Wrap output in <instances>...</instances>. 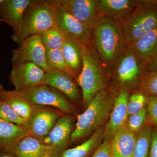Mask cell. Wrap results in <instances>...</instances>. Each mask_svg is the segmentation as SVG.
<instances>
[{"mask_svg":"<svg viewBox=\"0 0 157 157\" xmlns=\"http://www.w3.org/2000/svg\"><path fill=\"white\" fill-rule=\"evenodd\" d=\"M107 67H113L128 45L120 22L100 15L92 30V47Z\"/></svg>","mask_w":157,"mask_h":157,"instance_id":"cell-1","label":"cell"},{"mask_svg":"<svg viewBox=\"0 0 157 157\" xmlns=\"http://www.w3.org/2000/svg\"><path fill=\"white\" fill-rule=\"evenodd\" d=\"M58 9L54 0H33L23 16L17 32L11 36L20 45L28 37L56 27Z\"/></svg>","mask_w":157,"mask_h":157,"instance_id":"cell-2","label":"cell"},{"mask_svg":"<svg viewBox=\"0 0 157 157\" xmlns=\"http://www.w3.org/2000/svg\"><path fill=\"white\" fill-rule=\"evenodd\" d=\"M117 95L113 90L98 93L85 111L77 116L76 127L70 136L71 141L78 140L101 128L109 119Z\"/></svg>","mask_w":157,"mask_h":157,"instance_id":"cell-3","label":"cell"},{"mask_svg":"<svg viewBox=\"0 0 157 157\" xmlns=\"http://www.w3.org/2000/svg\"><path fill=\"white\" fill-rule=\"evenodd\" d=\"M77 45L82 60V67L77 82L82 91L83 104L87 107L98 93L105 90L106 79L102 66L92 47Z\"/></svg>","mask_w":157,"mask_h":157,"instance_id":"cell-4","label":"cell"},{"mask_svg":"<svg viewBox=\"0 0 157 157\" xmlns=\"http://www.w3.org/2000/svg\"><path fill=\"white\" fill-rule=\"evenodd\" d=\"M120 22L128 46L157 27V1H138L136 9Z\"/></svg>","mask_w":157,"mask_h":157,"instance_id":"cell-5","label":"cell"},{"mask_svg":"<svg viewBox=\"0 0 157 157\" xmlns=\"http://www.w3.org/2000/svg\"><path fill=\"white\" fill-rule=\"evenodd\" d=\"M58 9L56 26L65 36L74 43L92 47V32L79 22L64 8L54 0Z\"/></svg>","mask_w":157,"mask_h":157,"instance_id":"cell-6","label":"cell"},{"mask_svg":"<svg viewBox=\"0 0 157 157\" xmlns=\"http://www.w3.org/2000/svg\"><path fill=\"white\" fill-rule=\"evenodd\" d=\"M21 92L34 106H51L65 113L72 112V106L66 96L48 86L41 85Z\"/></svg>","mask_w":157,"mask_h":157,"instance_id":"cell-7","label":"cell"},{"mask_svg":"<svg viewBox=\"0 0 157 157\" xmlns=\"http://www.w3.org/2000/svg\"><path fill=\"white\" fill-rule=\"evenodd\" d=\"M19 47L12 51V66L31 62L45 72L49 69L46 58V49L39 35H34L26 39Z\"/></svg>","mask_w":157,"mask_h":157,"instance_id":"cell-8","label":"cell"},{"mask_svg":"<svg viewBox=\"0 0 157 157\" xmlns=\"http://www.w3.org/2000/svg\"><path fill=\"white\" fill-rule=\"evenodd\" d=\"M12 66L9 79L15 90L21 92L42 84L45 71L34 63L26 62Z\"/></svg>","mask_w":157,"mask_h":157,"instance_id":"cell-9","label":"cell"},{"mask_svg":"<svg viewBox=\"0 0 157 157\" xmlns=\"http://www.w3.org/2000/svg\"><path fill=\"white\" fill-rule=\"evenodd\" d=\"M60 117L58 111L42 106H35L25 128L29 135L42 140Z\"/></svg>","mask_w":157,"mask_h":157,"instance_id":"cell-10","label":"cell"},{"mask_svg":"<svg viewBox=\"0 0 157 157\" xmlns=\"http://www.w3.org/2000/svg\"><path fill=\"white\" fill-rule=\"evenodd\" d=\"M58 2L92 32L101 15L98 11L97 0H63L58 1Z\"/></svg>","mask_w":157,"mask_h":157,"instance_id":"cell-11","label":"cell"},{"mask_svg":"<svg viewBox=\"0 0 157 157\" xmlns=\"http://www.w3.org/2000/svg\"><path fill=\"white\" fill-rule=\"evenodd\" d=\"M118 80L126 84L139 79L144 71L140 59L128 46L119 57L113 66Z\"/></svg>","mask_w":157,"mask_h":157,"instance_id":"cell-12","label":"cell"},{"mask_svg":"<svg viewBox=\"0 0 157 157\" xmlns=\"http://www.w3.org/2000/svg\"><path fill=\"white\" fill-rule=\"evenodd\" d=\"M128 99V92L126 89L121 90L117 96L105 128V140L110 141L115 133L126 124L128 116L127 110Z\"/></svg>","mask_w":157,"mask_h":157,"instance_id":"cell-13","label":"cell"},{"mask_svg":"<svg viewBox=\"0 0 157 157\" xmlns=\"http://www.w3.org/2000/svg\"><path fill=\"white\" fill-rule=\"evenodd\" d=\"M73 78L67 73L51 68L45 72L42 85L53 88L69 99L77 101L79 98V92Z\"/></svg>","mask_w":157,"mask_h":157,"instance_id":"cell-14","label":"cell"},{"mask_svg":"<svg viewBox=\"0 0 157 157\" xmlns=\"http://www.w3.org/2000/svg\"><path fill=\"white\" fill-rule=\"evenodd\" d=\"M72 129V119L69 117L61 116L42 142L52 149L62 152L65 150L70 138Z\"/></svg>","mask_w":157,"mask_h":157,"instance_id":"cell-15","label":"cell"},{"mask_svg":"<svg viewBox=\"0 0 157 157\" xmlns=\"http://www.w3.org/2000/svg\"><path fill=\"white\" fill-rule=\"evenodd\" d=\"M138 1L97 0L99 14L121 21L126 18L137 7Z\"/></svg>","mask_w":157,"mask_h":157,"instance_id":"cell-16","label":"cell"},{"mask_svg":"<svg viewBox=\"0 0 157 157\" xmlns=\"http://www.w3.org/2000/svg\"><path fill=\"white\" fill-rule=\"evenodd\" d=\"M33 0H4L0 5V18L13 29L18 30L23 16Z\"/></svg>","mask_w":157,"mask_h":157,"instance_id":"cell-17","label":"cell"},{"mask_svg":"<svg viewBox=\"0 0 157 157\" xmlns=\"http://www.w3.org/2000/svg\"><path fill=\"white\" fill-rule=\"evenodd\" d=\"M136 140L135 133L126 124L111 139V157H133Z\"/></svg>","mask_w":157,"mask_h":157,"instance_id":"cell-18","label":"cell"},{"mask_svg":"<svg viewBox=\"0 0 157 157\" xmlns=\"http://www.w3.org/2000/svg\"><path fill=\"white\" fill-rule=\"evenodd\" d=\"M145 68L157 55V27L128 45Z\"/></svg>","mask_w":157,"mask_h":157,"instance_id":"cell-19","label":"cell"},{"mask_svg":"<svg viewBox=\"0 0 157 157\" xmlns=\"http://www.w3.org/2000/svg\"><path fill=\"white\" fill-rule=\"evenodd\" d=\"M28 135L24 127L0 119V150L12 154L15 145Z\"/></svg>","mask_w":157,"mask_h":157,"instance_id":"cell-20","label":"cell"},{"mask_svg":"<svg viewBox=\"0 0 157 157\" xmlns=\"http://www.w3.org/2000/svg\"><path fill=\"white\" fill-rule=\"evenodd\" d=\"M52 149L42 140L31 135L24 137L15 145L12 154L16 157H43Z\"/></svg>","mask_w":157,"mask_h":157,"instance_id":"cell-21","label":"cell"},{"mask_svg":"<svg viewBox=\"0 0 157 157\" xmlns=\"http://www.w3.org/2000/svg\"><path fill=\"white\" fill-rule=\"evenodd\" d=\"M0 99L6 101L18 115L27 121L29 118L35 106L32 105L21 92L3 90Z\"/></svg>","mask_w":157,"mask_h":157,"instance_id":"cell-22","label":"cell"},{"mask_svg":"<svg viewBox=\"0 0 157 157\" xmlns=\"http://www.w3.org/2000/svg\"><path fill=\"white\" fill-rule=\"evenodd\" d=\"M105 129L101 128L95 131L91 137L84 143L73 148L65 149L60 157H90L94 153L104 136Z\"/></svg>","mask_w":157,"mask_h":157,"instance_id":"cell-23","label":"cell"},{"mask_svg":"<svg viewBox=\"0 0 157 157\" xmlns=\"http://www.w3.org/2000/svg\"><path fill=\"white\" fill-rule=\"evenodd\" d=\"M61 50L68 65L77 73L82 67V60L78 45L67 39Z\"/></svg>","mask_w":157,"mask_h":157,"instance_id":"cell-24","label":"cell"},{"mask_svg":"<svg viewBox=\"0 0 157 157\" xmlns=\"http://www.w3.org/2000/svg\"><path fill=\"white\" fill-rule=\"evenodd\" d=\"M46 58L49 69H56L67 73L73 77L76 76L77 73L68 65L61 49H46Z\"/></svg>","mask_w":157,"mask_h":157,"instance_id":"cell-25","label":"cell"},{"mask_svg":"<svg viewBox=\"0 0 157 157\" xmlns=\"http://www.w3.org/2000/svg\"><path fill=\"white\" fill-rule=\"evenodd\" d=\"M46 49H61L67 39L57 27L39 34Z\"/></svg>","mask_w":157,"mask_h":157,"instance_id":"cell-26","label":"cell"},{"mask_svg":"<svg viewBox=\"0 0 157 157\" xmlns=\"http://www.w3.org/2000/svg\"><path fill=\"white\" fill-rule=\"evenodd\" d=\"M151 131L149 124L145 125L141 129L137 137L133 157H148Z\"/></svg>","mask_w":157,"mask_h":157,"instance_id":"cell-27","label":"cell"},{"mask_svg":"<svg viewBox=\"0 0 157 157\" xmlns=\"http://www.w3.org/2000/svg\"><path fill=\"white\" fill-rule=\"evenodd\" d=\"M139 82L141 92L147 97L157 98V71H144Z\"/></svg>","mask_w":157,"mask_h":157,"instance_id":"cell-28","label":"cell"},{"mask_svg":"<svg viewBox=\"0 0 157 157\" xmlns=\"http://www.w3.org/2000/svg\"><path fill=\"white\" fill-rule=\"evenodd\" d=\"M0 119L18 125L26 126L27 121L18 115L6 101L0 99Z\"/></svg>","mask_w":157,"mask_h":157,"instance_id":"cell-29","label":"cell"},{"mask_svg":"<svg viewBox=\"0 0 157 157\" xmlns=\"http://www.w3.org/2000/svg\"><path fill=\"white\" fill-rule=\"evenodd\" d=\"M146 100V96L142 92L133 94L129 98L127 104L128 115L137 113L145 108Z\"/></svg>","mask_w":157,"mask_h":157,"instance_id":"cell-30","label":"cell"},{"mask_svg":"<svg viewBox=\"0 0 157 157\" xmlns=\"http://www.w3.org/2000/svg\"><path fill=\"white\" fill-rule=\"evenodd\" d=\"M147 115V110L145 107L140 112L130 115L128 119L127 120V127L135 133L140 131L143 128Z\"/></svg>","mask_w":157,"mask_h":157,"instance_id":"cell-31","label":"cell"},{"mask_svg":"<svg viewBox=\"0 0 157 157\" xmlns=\"http://www.w3.org/2000/svg\"><path fill=\"white\" fill-rule=\"evenodd\" d=\"M147 114L151 121L157 126V98L146 96Z\"/></svg>","mask_w":157,"mask_h":157,"instance_id":"cell-32","label":"cell"},{"mask_svg":"<svg viewBox=\"0 0 157 157\" xmlns=\"http://www.w3.org/2000/svg\"><path fill=\"white\" fill-rule=\"evenodd\" d=\"M90 157H111L110 141L105 140L100 144Z\"/></svg>","mask_w":157,"mask_h":157,"instance_id":"cell-33","label":"cell"},{"mask_svg":"<svg viewBox=\"0 0 157 157\" xmlns=\"http://www.w3.org/2000/svg\"><path fill=\"white\" fill-rule=\"evenodd\" d=\"M148 157H157V129L152 130Z\"/></svg>","mask_w":157,"mask_h":157,"instance_id":"cell-34","label":"cell"},{"mask_svg":"<svg viewBox=\"0 0 157 157\" xmlns=\"http://www.w3.org/2000/svg\"><path fill=\"white\" fill-rule=\"evenodd\" d=\"M157 71V55L155 58L145 68L144 71Z\"/></svg>","mask_w":157,"mask_h":157,"instance_id":"cell-35","label":"cell"},{"mask_svg":"<svg viewBox=\"0 0 157 157\" xmlns=\"http://www.w3.org/2000/svg\"><path fill=\"white\" fill-rule=\"evenodd\" d=\"M60 153L61 152H60L53 150H51L43 157H60Z\"/></svg>","mask_w":157,"mask_h":157,"instance_id":"cell-36","label":"cell"},{"mask_svg":"<svg viewBox=\"0 0 157 157\" xmlns=\"http://www.w3.org/2000/svg\"><path fill=\"white\" fill-rule=\"evenodd\" d=\"M0 157H16L14 155L0 150Z\"/></svg>","mask_w":157,"mask_h":157,"instance_id":"cell-37","label":"cell"},{"mask_svg":"<svg viewBox=\"0 0 157 157\" xmlns=\"http://www.w3.org/2000/svg\"><path fill=\"white\" fill-rule=\"evenodd\" d=\"M4 89L3 88V86H2V85L0 84V95H1V93H2Z\"/></svg>","mask_w":157,"mask_h":157,"instance_id":"cell-38","label":"cell"},{"mask_svg":"<svg viewBox=\"0 0 157 157\" xmlns=\"http://www.w3.org/2000/svg\"><path fill=\"white\" fill-rule=\"evenodd\" d=\"M4 0H0V5L2 4V2H3ZM0 22H3L2 20L0 18Z\"/></svg>","mask_w":157,"mask_h":157,"instance_id":"cell-39","label":"cell"}]
</instances>
